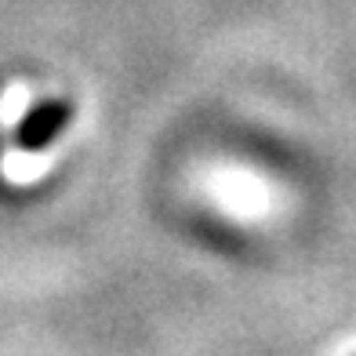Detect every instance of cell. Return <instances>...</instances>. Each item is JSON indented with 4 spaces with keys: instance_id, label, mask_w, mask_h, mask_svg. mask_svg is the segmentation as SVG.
<instances>
[{
    "instance_id": "cell-1",
    "label": "cell",
    "mask_w": 356,
    "mask_h": 356,
    "mask_svg": "<svg viewBox=\"0 0 356 356\" xmlns=\"http://www.w3.org/2000/svg\"><path fill=\"white\" fill-rule=\"evenodd\" d=\"M70 117H73V106H70V102H62V99L40 102V106H33V109H29L26 117H22V124H19V131H15V138H19L22 149L37 153V149L51 145L62 131H66Z\"/></svg>"
}]
</instances>
